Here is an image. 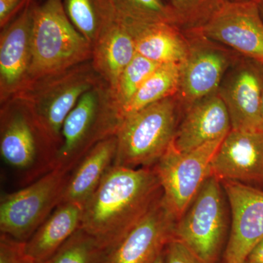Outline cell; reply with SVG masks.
Listing matches in <instances>:
<instances>
[{"instance_id": "obj_13", "label": "cell", "mask_w": 263, "mask_h": 263, "mask_svg": "<svg viewBox=\"0 0 263 263\" xmlns=\"http://www.w3.org/2000/svg\"><path fill=\"white\" fill-rule=\"evenodd\" d=\"M221 182L232 216L224 263H245L263 239V191L238 181Z\"/></svg>"}, {"instance_id": "obj_9", "label": "cell", "mask_w": 263, "mask_h": 263, "mask_svg": "<svg viewBox=\"0 0 263 263\" xmlns=\"http://www.w3.org/2000/svg\"><path fill=\"white\" fill-rule=\"evenodd\" d=\"M224 138L187 152L176 150L171 143L153 166L160 179L164 201L177 220L212 175L213 159Z\"/></svg>"}, {"instance_id": "obj_23", "label": "cell", "mask_w": 263, "mask_h": 263, "mask_svg": "<svg viewBox=\"0 0 263 263\" xmlns=\"http://www.w3.org/2000/svg\"><path fill=\"white\" fill-rule=\"evenodd\" d=\"M180 67L178 64H163L143 82L129 103L122 109L121 119L160 100L176 96L179 91Z\"/></svg>"}, {"instance_id": "obj_4", "label": "cell", "mask_w": 263, "mask_h": 263, "mask_svg": "<svg viewBox=\"0 0 263 263\" xmlns=\"http://www.w3.org/2000/svg\"><path fill=\"white\" fill-rule=\"evenodd\" d=\"M179 105L176 97H171L124 117L116 134L114 165L153 167L174 141Z\"/></svg>"}, {"instance_id": "obj_22", "label": "cell", "mask_w": 263, "mask_h": 263, "mask_svg": "<svg viewBox=\"0 0 263 263\" xmlns=\"http://www.w3.org/2000/svg\"><path fill=\"white\" fill-rule=\"evenodd\" d=\"M107 19L127 27L166 23L178 26L172 8L163 0H100Z\"/></svg>"}, {"instance_id": "obj_16", "label": "cell", "mask_w": 263, "mask_h": 263, "mask_svg": "<svg viewBox=\"0 0 263 263\" xmlns=\"http://www.w3.org/2000/svg\"><path fill=\"white\" fill-rule=\"evenodd\" d=\"M34 5L29 0L13 22L5 26L0 39V92L2 101L13 96L28 81Z\"/></svg>"}, {"instance_id": "obj_37", "label": "cell", "mask_w": 263, "mask_h": 263, "mask_svg": "<svg viewBox=\"0 0 263 263\" xmlns=\"http://www.w3.org/2000/svg\"><path fill=\"white\" fill-rule=\"evenodd\" d=\"M245 263H249V262H245Z\"/></svg>"}, {"instance_id": "obj_5", "label": "cell", "mask_w": 263, "mask_h": 263, "mask_svg": "<svg viewBox=\"0 0 263 263\" xmlns=\"http://www.w3.org/2000/svg\"><path fill=\"white\" fill-rule=\"evenodd\" d=\"M106 84L85 92L66 118L56 168L70 172L99 142L117 134L122 119Z\"/></svg>"}, {"instance_id": "obj_12", "label": "cell", "mask_w": 263, "mask_h": 263, "mask_svg": "<svg viewBox=\"0 0 263 263\" xmlns=\"http://www.w3.org/2000/svg\"><path fill=\"white\" fill-rule=\"evenodd\" d=\"M231 129H263V65L245 58L228 70L218 90Z\"/></svg>"}, {"instance_id": "obj_10", "label": "cell", "mask_w": 263, "mask_h": 263, "mask_svg": "<svg viewBox=\"0 0 263 263\" xmlns=\"http://www.w3.org/2000/svg\"><path fill=\"white\" fill-rule=\"evenodd\" d=\"M184 33L189 51L179 65V91L176 97L186 110L202 99L218 92L224 76L237 59L196 29Z\"/></svg>"}, {"instance_id": "obj_28", "label": "cell", "mask_w": 263, "mask_h": 263, "mask_svg": "<svg viewBox=\"0 0 263 263\" xmlns=\"http://www.w3.org/2000/svg\"><path fill=\"white\" fill-rule=\"evenodd\" d=\"M26 249V241L9 235L0 234V263H31Z\"/></svg>"}, {"instance_id": "obj_11", "label": "cell", "mask_w": 263, "mask_h": 263, "mask_svg": "<svg viewBox=\"0 0 263 263\" xmlns=\"http://www.w3.org/2000/svg\"><path fill=\"white\" fill-rule=\"evenodd\" d=\"M195 29L208 39L263 65V19L255 0H222L207 23Z\"/></svg>"}, {"instance_id": "obj_7", "label": "cell", "mask_w": 263, "mask_h": 263, "mask_svg": "<svg viewBox=\"0 0 263 263\" xmlns=\"http://www.w3.org/2000/svg\"><path fill=\"white\" fill-rule=\"evenodd\" d=\"M224 196L221 181L211 175L176 221L174 238L201 263H217L226 243L228 224Z\"/></svg>"}, {"instance_id": "obj_18", "label": "cell", "mask_w": 263, "mask_h": 263, "mask_svg": "<svg viewBox=\"0 0 263 263\" xmlns=\"http://www.w3.org/2000/svg\"><path fill=\"white\" fill-rule=\"evenodd\" d=\"M136 53L134 36L127 26L112 19L105 21L92 47L91 64L112 93Z\"/></svg>"}, {"instance_id": "obj_29", "label": "cell", "mask_w": 263, "mask_h": 263, "mask_svg": "<svg viewBox=\"0 0 263 263\" xmlns=\"http://www.w3.org/2000/svg\"><path fill=\"white\" fill-rule=\"evenodd\" d=\"M164 263H201L183 242L173 238L164 247Z\"/></svg>"}, {"instance_id": "obj_35", "label": "cell", "mask_w": 263, "mask_h": 263, "mask_svg": "<svg viewBox=\"0 0 263 263\" xmlns=\"http://www.w3.org/2000/svg\"><path fill=\"white\" fill-rule=\"evenodd\" d=\"M31 263H48V262H31Z\"/></svg>"}, {"instance_id": "obj_19", "label": "cell", "mask_w": 263, "mask_h": 263, "mask_svg": "<svg viewBox=\"0 0 263 263\" xmlns=\"http://www.w3.org/2000/svg\"><path fill=\"white\" fill-rule=\"evenodd\" d=\"M117 149V135L91 148L70 171L61 203L73 202L84 206L114 165Z\"/></svg>"}, {"instance_id": "obj_26", "label": "cell", "mask_w": 263, "mask_h": 263, "mask_svg": "<svg viewBox=\"0 0 263 263\" xmlns=\"http://www.w3.org/2000/svg\"><path fill=\"white\" fill-rule=\"evenodd\" d=\"M160 65V64L136 53L123 70L117 88L112 93L119 117L122 109L129 103L141 85Z\"/></svg>"}, {"instance_id": "obj_3", "label": "cell", "mask_w": 263, "mask_h": 263, "mask_svg": "<svg viewBox=\"0 0 263 263\" xmlns=\"http://www.w3.org/2000/svg\"><path fill=\"white\" fill-rule=\"evenodd\" d=\"M85 64L56 75L29 81L12 96L13 103L31 114L58 148L66 118L81 97L103 80L92 64Z\"/></svg>"}, {"instance_id": "obj_17", "label": "cell", "mask_w": 263, "mask_h": 263, "mask_svg": "<svg viewBox=\"0 0 263 263\" xmlns=\"http://www.w3.org/2000/svg\"><path fill=\"white\" fill-rule=\"evenodd\" d=\"M185 110L172 143L179 152H190L224 138L231 130L229 114L218 92L202 99Z\"/></svg>"}, {"instance_id": "obj_31", "label": "cell", "mask_w": 263, "mask_h": 263, "mask_svg": "<svg viewBox=\"0 0 263 263\" xmlns=\"http://www.w3.org/2000/svg\"><path fill=\"white\" fill-rule=\"evenodd\" d=\"M246 262L249 263H263V239L255 246L249 254Z\"/></svg>"}, {"instance_id": "obj_21", "label": "cell", "mask_w": 263, "mask_h": 263, "mask_svg": "<svg viewBox=\"0 0 263 263\" xmlns=\"http://www.w3.org/2000/svg\"><path fill=\"white\" fill-rule=\"evenodd\" d=\"M128 28L134 36L137 53L152 61L160 65H180L187 56V37L174 24L135 25Z\"/></svg>"}, {"instance_id": "obj_34", "label": "cell", "mask_w": 263, "mask_h": 263, "mask_svg": "<svg viewBox=\"0 0 263 263\" xmlns=\"http://www.w3.org/2000/svg\"><path fill=\"white\" fill-rule=\"evenodd\" d=\"M227 1H230V2H242V1H248V0H227Z\"/></svg>"}, {"instance_id": "obj_24", "label": "cell", "mask_w": 263, "mask_h": 263, "mask_svg": "<svg viewBox=\"0 0 263 263\" xmlns=\"http://www.w3.org/2000/svg\"><path fill=\"white\" fill-rule=\"evenodd\" d=\"M106 254L98 240L80 228L48 263H102Z\"/></svg>"}, {"instance_id": "obj_27", "label": "cell", "mask_w": 263, "mask_h": 263, "mask_svg": "<svg viewBox=\"0 0 263 263\" xmlns=\"http://www.w3.org/2000/svg\"><path fill=\"white\" fill-rule=\"evenodd\" d=\"M222 0H168L178 26L184 31L199 29L219 9Z\"/></svg>"}, {"instance_id": "obj_6", "label": "cell", "mask_w": 263, "mask_h": 263, "mask_svg": "<svg viewBox=\"0 0 263 263\" xmlns=\"http://www.w3.org/2000/svg\"><path fill=\"white\" fill-rule=\"evenodd\" d=\"M58 147L23 107L13 103L2 110V160L29 184L56 168Z\"/></svg>"}, {"instance_id": "obj_8", "label": "cell", "mask_w": 263, "mask_h": 263, "mask_svg": "<svg viewBox=\"0 0 263 263\" xmlns=\"http://www.w3.org/2000/svg\"><path fill=\"white\" fill-rule=\"evenodd\" d=\"M70 173L57 167L25 187L2 195L1 233L27 241L61 203Z\"/></svg>"}, {"instance_id": "obj_25", "label": "cell", "mask_w": 263, "mask_h": 263, "mask_svg": "<svg viewBox=\"0 0 263 263\" xmlns=\"http://www.w3.org/2000/svg\"><path fill=\"white\" fill-rule=\"evenodd\" d=\"M63 3L71 23L93 47L105 22L100 0H64Z\"/></svg>"}, {"instance_id": "obj_1", "label": "cell", "mask_w": 263, "mask_h": 263, "mask_svg": "<svg viewBox=\"0 0 263 263\" xmlns=\"http://www.w3.org/2000/svg\"><path fill=\"white\" fill-rule=\"evenodd\" d=\"M162 196L153 167L114 164L85 204L81 228L108 254Z\"/></svg>"}, {"instance_id": "obj_20", "label": "cell", "mask_w": 263, "mask_h": 263, "mask_svg": "<svg viewBox=\"0 0 263 263\" xmlns=\"http://www.w3.org/2000/svg\"><path fill=\"white\" fill-rule=\"evenodd\" d=\"M83 211L84 206L79 204L60 203L26 241L27 254L30 260L48 262L81 228Z\"/></svg>"}, {"instance_id": "obj_30", "label": "cell", "mask_w": 263, "mask_h": 263, "mask_svg": "<svg viewBox=\"0 0 263 263\" xmlns=\"http://www.w3.org/2000/svg\"><path fill=\"white\" fill-rule=\"evenodd\" d=\"M29 0H0V25L4 28L17 13H20Z\"/></svg>"}, {"instance_id": "obj_2", "label": "cell", "mask_w": 263, "mask_h": 263, "mask_svg": "<svg viewBox=\"0 0 263 263\" xmlns=\"http://www.w3.org/2000/svg\"><path fill=\"white\" fill-rule=\"evenodd\" d=\"M91 57L92 46L71 23L62 0L34 5L27 82L60 73Z\"/></svg>"}, {"instance_id": "obj_32", "label": "cell", "mask_w": 263, "mask_h": 263, "mask_svg": "<svg viewBox=\"0 0 263 263\" xmlns=\"http://www.w3.org/2000/svg\"><path fill=\"white\" fill-rule=\"evenodd\" d=\"M152 263H164L163 252L160 254H159L158 257H157Z\"/></svg>"}, {"instance_id": "obj_14", "label": "cell", "mask_w": 263, "mask_h": 263, "mask_svg": "<svg viewBox=\"0 0 263 263\" xmlns=\"http://www.w3.org/2000/svg\"><path fill=\"white\" fill-rule=\"evenodd\" d=\"M176 219L161 197L102 263H152L174 238Z\"/></svg>"}, {"instance_id": "obj_33", "label": "cell", "mask_w": 263, "mask_h": 263, "mask_svg": "<svg viewBox=\"0 0 263 263\" xmlns=\"http://www.w3.org/2000/svg\"><path fill=\"white\" fill-rule=\"evenodd\" d=\"M255 1L257 2L259 12H260L261 16H262L263 19V0H255Z\"/></svg>"}, {"instance_id": "obj_36", "label": "cell", "mask_w": 263, "mask_h": 263, "mask_svg": "<svg viewBox=\"0 0 263 263\" xmlns=\"http://www.w3.org/2000/svg\"><path fill=\"white\" fill-rule=\"evenodd\" d=\"M262 111H263V100H262Z\"/></svg>"}, {"instance_id": "obj_15", "label": "cell", "mask_w": 263, "mask_h": 263, "mask_svg": "<svg viewBox=\"0 0 263 263\" xmlns=\"http://www.w3.org/2000/svg\"><path fill=\"white\" fill-rule=\"evenodd\" d=\"M212 175L220 181L263 183V129H231L214 155Z\"/></svg>"}]
</instances>
